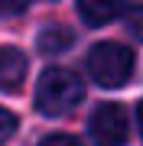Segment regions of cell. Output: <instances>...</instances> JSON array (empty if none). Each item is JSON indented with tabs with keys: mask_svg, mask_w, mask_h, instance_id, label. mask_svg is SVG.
<instances>
[{
	"mask_svg": "<svg viewBox=\"0 0 143 146\" xmlns=\"http://www.w3.org/2000/svg\"><path fill=\"white\" fill-rule=\"evenodd\" d=\"M127 29H130V36L143 39V3H140V7H133V10L127 13Z\"/></svg>",
	"mask_w": 143,
	"mask_h": 146,
	"instance_id": "cell-8",
	"label": "cell"
},
{
	"mask_svg": "<svg viewBox=\"0 0 143 146\" xmlns=\"http://www.w3.org/2000/svg\"><path fill=\"white\" fill-rule=\"evenodd\" d=\"M137 123H140V133H143V101L137 104Z\"/></svg>",
	"mask_w": 143,
	"mask_h": 146,
	"instance_id": "cell-11",
	"label": "cell"
},
{
	"mask_svg": "<svg viewBox=\"0 0 143 146\" xmlns=\"http://www.w3.org/2000/svg\"><path fill=\"white\" fill-rule=\"evenodd\" d=\"M72 29L69 26H59V23H52V26H46L43 33H39V52H46V55H59V52H65V49L72 46Z\"/></svg>",
	"mask_w": 143,
	"mask_h": 146,
	"instance_id": "cell-6",
	"label": "cell"
},
{
	"mask_svg": "<svg viewBox=\"0 0 143 146\" xmlns=\"http://www.w3.org/2000/svg\"><path fill=\"white\" fill-rule=\"evenodd\" d=\"M88 75L104 88H120L133 75V52L120 42H98L88 52Z\"/></svg>",
	"mask_w": 143,
	"mask_h": 146,
	"instance_id": "cell-2",
	"label": "cell"
},
{
	"mask_svg": "<svg viewBox=\"0 0 143 146\" xmlns=\"http://www.w3.org/2000/svg\"><path fill=\"white\" fill-rule=\"evenodd\" d=\"M29 7V0H0V16H13V13H23Z\"/></svg>",
	"mask_w": 143,
	"mask_h": 146,
	"instance_id": "cell-10",
	"label": "cell"
},
{
	"mask_svg": "<svg viewBox=\"0 0 143 146\" xmlns=\"http://www.w3.org/2000/svg\"><path fill=\"white\" fill-rule=\"evenodd\" d=\"M130 10V0H78V16L88 26H104Z\"/></svg>",
	"mask_w": 143,
	"mask_h": 146,
	"instance_id": "cell-4",
	"label": "cell"
},
{
	"mask_svg": "<svg viewBox=\"0 0 143 146\" xmlns=\"http://www.w3.org/2000/svg\"><path fill=\"white\" fill-rule=\"evenodd\" d=\"M85 98V84L75 72L69 68H46L39 75L36 84V107L49 117L69 114L72 107H78V101Z\"/></svg>",
	"mask_w": 143,
	"mask_h": 146,
	"instance_id": "cell-1",
	"label": "cell"
},
{
	"mask_svg": "<svg viewBox=\"0 0 143 146\" xmlns=\"http://www.w3.org/2000/svg\"><path fill=\"white\" fill-rule=\"evenodd\" d=\"M39 146H81V140H75V136H69V133H52V136H46Z\"/></svg>",
	"mask_w": 143,
	"mask_h": 146,
	"instance_id": "cell-9",
	"label": "cell"
},
{
	"mask_svg": "<svg viewBox=\"0 0 143 146\" xmlns=\"http://www.w3.org/2000/svg\"><path fill=\"white\" fill-rule=\"evenodd\" d=\"M91 140L98 146H120L127 140V114L120 104H101L94 107V114L88 120Z\"/></svg>",
	"mask_w": 143,
	"mask_h": 146,
	"instance_id": "cell-3",
	"label": "cell"
},
{
	"mask_svg": "<svg viewBox=\"0 0 143 146\" xmlns=\"http://www.w3.org/2000/svg\"><path fill=\"white\" fill-rule=\"evenodd\" d=\"M26 78V55L13 46L0 49V88L3 91H16Z\"/></svg>",
	"mask_w": 143,
	"mask_h": 146,
	"instance_id": "cell-5",
	"label": "cell"
},
{
	"mask_svg": "<svg viewBox=\"0 0 143 146\" xmlns=\"http://www.w3.org/2000/svg\"><path fill=\"white\" fill-rule=\"evenodd\" d=\"M13 130H16V117H13L7 107H0V146L13 136Z\"/></svg>",
	"mask_w": 143,
	"mask_h": 146,
	"instance_id": "cell-7",
	"label": "cell"
}]
</instances>
